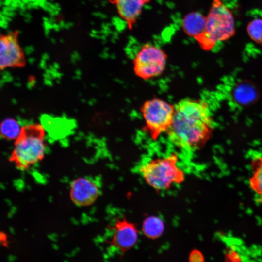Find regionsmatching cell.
I'll return each instance as SVG.
<instances>
[{
    "mask_svg": "<svg viewBox=\"0 0 262 262\" xmlns=\"http://www.w3.org/2000/svg\"><path fill=\"white\" fill-rule=\"evenodd\" d=\"M100 194L99 187L86 177H79L72 181L70 186V198L73 203L80 207L92 205Z\"/></svg>",
    "mask_w": 262,
    "mask_h": 262,
    "instance_id": "9c48e42d",
    "label": "cell"
},
{
    "mask_svg": "<svg viewBox=\"0 0 262 262\" xmlns=\"http://www.w3.org/2000/svg\"><path fill=\"white\" fill-rule=\"evenodd\" d=\"M174 105L163 99L154 98L146 101L141 107L145 129L153 140L165 133L172 122Z\"/></svg>",
    "mask_w": 262,
    "mask_h": 262,
    "instance_id": "5b68a950",
    "label": "cell"
},
{
    "mask_svg": "<svg viewBox=\"0 0 262 262\" xmlns=\"http://www.w3.org/2000/svg\"><path fill=\"white\" fill-rule=\"evenodd\" d=\"M167 55L159 47L147 43L137 52L133 60V70L137 76L149 80L160 75L164 70Z\"/></svg>",
    "mask_w": 262,
    "mask_h": 262,
    "instance_id": "8992f818",
    "label": "cell"
},
{
    "mask_svg": "<svg viewBox=\"0 0 262 262\" xmlns=\"http://www.w3.org/2000/svg\"><path fill=\"white\" fill-rule=\"evenodd\" d=\"M235 33V22L231 11L221 0H213L206 16L205 32L196 40L202 49L209 51L217 43L230 38Z\"/></svg>",
    "mask_w": 262,
    "mask_h": 262,
    "instance_id": "277c9868",
    "label": "cell"
},
{
    "mask_svg": "<svg viewBox=\"0 0 262 262\" xmlns=\"http://www.w3.org/2000/svg\"><path fill=\"white\" fill-rule=\"evenodd\" d=\"M163 221L158 217L150 216L146 218L142 223V230L144 235L151 239L160 237L164 230Z\"/></svg>",
    "mask_w": 262,
    "mask_h": 262,
    "instance_id": "4fadbf2b",
    "label": "cell"
},
{
    "mask_svg": "<svg viewBox=\"0 0 262 262\" xmlns=\"http://www.w3.org/2000/svg\"><path fill=\"white\" fill-rule=\"evenodd\" d=\"M230 96L237 105L248 106L259 99V91L252 82L243 80L237 82L231 88Z\"/></svg>",
    "mask_w": 262,
    "mask_h": 262,
    "instance_id": "8fae6325",
    "label": "cell"
},
{
    "mask_svg": "<svg viewBox=\"0 0 262 262\" xmlns=\"http://www.w3.org/2000/svg\"><path fill=\"white\" fill-rule=\"evenodd\" d=\"M21 129L18 122L13 118L4 119L0 125V134L4 139L15 140L19 136Z\"/></svg>",
    "mask_w": 262,
    "mask_h": 262,
    "instance_id": "5bb4252c",
    "label": "cell"
},
{
    "mask_svg": "<svg viewBox=\"0 0 262 262\" xmlns=\"http://www.w3.org/2000/svg\"><path fill=\"white\" fill-rule=\"evenodd\" d=\"M151 0H108L115 5L119 16L132 30L140 16L144 6Z\"/></svg>",
    "mask_w": 262,
    "mask_h": 262,
    "instance_id": "30bf717a",
    "label": "cell"
},
{
    "mask_svg": "<svg viewBox=\"0 0 262 262\" xmlns=\"http://www.w3.org/2000/svg\"><path fill=\"white\" fill-rule=\"evenodd\" d=\"M181 25L183 32L196 39L205 32L206 16L197 12H190L183 17Z\"/></svg>",
    "mask_w": 262,
    "mask_h": 262,
    "instance_id": "7c38bea8",
    "label": "cell"
},
{
    "mask_svg": "<svg viewBox=\"0 0 262 262\" xmlns=\"http://www.w3.org/2000/svg\"><path fill=\"white\" fill-rule=\"evenodd\" d=\"M19 32L15 30L0 36V67L20 68L25 66L26 59L23 50L20 46L18 37Z\"/></svg>",
    "mask_w": 262,
    "mask_h": 262,
    "instance_id": "ba28073f",
    "label": "cell"
},
{
    "mask_svg": "<svg viewBox=\"0 0 262 262\" xmlns=\"http://www.w3.org/2000/svg\"><path fill=\"white\" fill-rule=\"evenodd\" d=\"M247 31L254 41L262 43V19L256 18L251 21L247 25Z\"/></svg>",
    "mask_w": 262,
    "mask_h": 262,
    "instance_id": "2e32d148",
    "label": "cell"
},
{
    "mask_svg": "<svg viewBox=\"0 0 262 262\" xmlns=\"http://www.w3.org/2000/svg\"><path fill=\"white\" fill-rule=\"evenodd\" d=\"M109 228L113 234L107 242L122 254L131 249L137 243L139 236L137 226L124 216L116 217L113 226Z\"/></svg>",
    "mask_w": 262,
    "mask_h": 262,
    "instance_id": "52a82bcc",
    "label": "cell"
},
{
    "mask_svg": "<svg viewBox=\"0 0 262 262\" xmlns=\"http://www.w3.org/2000/svg\"><path fill=\"white\" fill-rule=\"evenodd\" d=\"M178 162V155L171 153L151 158L140 165L139 171L148 186L157 191H166L185 180V174Z\"/></svg>",
    "mask_w": 262,
    "mask_h": 262,
    "instance_id": "7a4b0ae2",
    "label": "cell"
},
{
    "mask_svg": "<svg viewBox=\"0 0 262 262\" xmlns=\"http://www.w3.org/2000/svg\"><path fill=\"white\" fill-rule=\"evenodd\" d=\"M249 179V185L252 190L262 197V163H258Z\"/></svg>",
    "mask_w": 262,
    "mask_h": 262,
    "instance_id": "9a60e30c",
    "label": "cell"
},
{
    "mask_svg": "<svg viewBox=\"0 0 262 262\" xmlns=\"http://www.w3.org/2000/svg\"><path fill=\"white\" fill-rule=\"evenodd\" d=\"M45 135L44 128L40 124L22 127L15 140L9 161L17 169L24 171L42 160L45 154Z\"/></svg>",
    "mask_w": 262,
    "mask_h": 262,
    "instance_id": "3957f363",
    "label": "cell"
},
{
    "mask_svg": "<svg viewBox=\"0 0 262 262\" xmlns=\"http://www.w3.org/2000/svg\"><path fill=\"white\" fill-rule=\"evenodd\" d=\"M172 124L166 132L170 142L187 151L201 148L213 130L210 111L202 100L184 98L174 105Z\"/></svg>",
    "mask_w": 262,
    "mask_h": 262,
    "instance_id": "6da1fadb",
    "label": "cell"
},
{
    "mask_svg": "<svg viewBox=\"0 0 262 262\" xmlns=\"http://www.w3.org/2000/svg\"><path fill=\"white\" fill-rule=\"evenodd\" d=\"M189 261L190 262H203V258L200 252L194 250L190 253Z\"/></svg>",
    "mask_w": 262,
    "mask_h": 262,
    "instance_id": "e0dca14e",
    "label": "cell"
}]
</instances>
